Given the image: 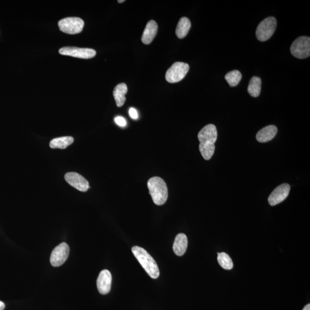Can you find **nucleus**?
I'll return each instance as SVG.
<instances>
[{
  "mask_svg": "<svg viewBox=\"0 0 310 310\" xmlns=\"http://www.w3.org/2000/svg\"><path fill=\"white\" fill-rule=\"evenodd\" d=\"M217 130L213 124H208L201 130L198 135L200 141V151L205 160L208 161L213 156L215 151V143L217 139Z\"/></svg>",
  "mask_w": 310,
  "mask_h": 310,
  "instance_id": "1",
  "label": "nucleus"
},
{
  "mask_svg": "<svg viewBox=\"0 0 310 310\" xmlns=\"http://www.w3.org/2000/svg\"><path fill=\"white\" fill-rule=\"evenodd\" d=\"M132 251L148 275L152 279H157L160 275L158 264L147 251L138 246L133 247Z\"/></svg>",
  "mask_w": 310,
  "mask_h": 310,
  "instance_id": "2",
  "label": "nucleus"
},
{
  "mask_svg": "<svg viewBox=\"0 0 310 310\" xmlns=\"http://www.w3.org/2000/svg\"><path fill=\"white\" fill-rule=\"evenodd\" d=\"M147 186L154 204L158 206L165 204L168 195L167 186L165 181L160 177H153L148 181Z\"/></svg>",
  "mask_w": 310,
  "mask_h": 310,
  "instance_id": "3",
  "label": "nucleus"
},
{
  "mask_svg": "<svg viewBox=\"0 0 310 310\" xmlns=\"http://www.w3.org/2000/svg\"><path fill=\"white\" fill-rule=\"evenodd\" d=\"M277 27L276 19L273 17L267 18L260 22L256 29V37L259 41H265L273 35Z\"/></svg>",
  "mask_w": 310,
  "mask_h": 310,
  "instance_id": "4",
  "label": "nucleus"
},
{
  "mask_svg": "<svg viewBox=\"0 0 310 310\" xmlns=\"http://www.w3.org/2000/svg\"><path fill=\"white\" fill-rule=\"evenodd\" d=\"M189 65L184 62H175L166 72L165 79L169 83H179L185 77L189 71Z\"/></svg>",
  "mask_w": 310,
  "mask_h": 310,
  "instance_id": "5",
  "label": "nucleus"
},
{
  "mask_svg": "<svg viewBox=\"0 0 310 310\" xmlns=\"http://www.w3.org/2000/svg\"><path fill=\"white\" fill-rule=\"evenodd\" d=\"M60 30L70 35L80 34L83 30L84 21L79 18H67L58 22Z\"/></svg>",
  "mask_w": 310,
  "mask_h": 310,
  "instance_id": "6",
  "label": "nucleus"
},
{
  "mask_svg": "<svg viewBox=\"0 0 310 310\" xmlns=\"http://www.w3.org/2000/svg\"><path fill=\"white\" fill-rule=\"evenodd\" d=\"M291 53L293 57L298 59H305L310 55V38L308 37H301L293 42Z\"/></svg>",
  "mask_w": 310,
  "mask_h": 310,
  "instance_id": "7",
  "label": "nucleus"
},
{
  "mask_svg": "<svg viewBox=\"0 0 310 310\" xmlns=\"http://www.w3.org/2000/svg\"><path fill=\"white\" fill-rule=\"evenodd\" d=\"M70 248L66 243H62L54 248L50 257V263L55 267H60L68 259Z\"/></svg>",
  "mask_w": 310,
  "mask_h": 310,
  "instance_id": "8",
  "label": "nucleus"
},
{
  "mask_svg": "<svg viewBox=\"0 0 310 310\" xmlns=\"http://www.w3.org/2000/svg\"><path fill=\"white\" fill-rule=\"evenodd\" d=\"M59 53L62 55H66L72 57L85 59L93 58L96 55V51L93 49L87 48H78L76 47H65L61 48Z\"/></svg>",
  "mask_w": 310,
  "mask_h": 310,
  "instance_id": "9",
  "label": "nucleus"
},
{
  "mask_svg": "<svg viewBox=\"0 0 310 310\" xmlns=\"http://www.w3.org/2000/svg\"><path fill=\"white\" fill-rule=\"evenodd\" d=\"M65 180L72 187L82 192H86L90 188L89 182L77 172H68L64 176Z\"/></svg>",
  "mask_w": 310,
  "mask_h": 310,
  "instance_id": "10",
  "label": "nucleus"
},
{
  "mask_svg": "<svg viewBox=\"0 0 310 310\" xmlns=\"http://www.w3.org/2000/svg\"><path fill=\"white\" fill-rule=\"evenodd\" d=\"M290 188V186L287 184H282L276 187L269 195V205L273 207L285 201L289 195Z\"/></svg>",
  "mask_w": 310,
  "mask_h": 310,
  "instance_id": "11",
  "label": "nucleus"
},
{
  "mask_svg": "<svg viewBox=\"0 0 310 310\" xmlns=\"http://www.w3.org/2000/svg\"><path fill=\"white\" fill-rule=\"evenodd\" d=\"M112 277L109 270H103L98 277L97 286L101 294L106 295L108 293L112 286Z\"/></svg>",
  "mask_w": 310,
  "mask_h": 310,
  "instance_id": "12",
  "label": "nucleus"
},
{
  "mask_svg": "<svg viewBox=\"0 0 310 310\" xmlns=\"http://www.w3.org/2000/svg\"><path fill=\"white\" fill-rule=\"evenodd\" d=\"M158 29L157 22L154 21H149L143 34L142 38L143 43L145 44H151L157 34Z\"/></svg>",
  "mask_w": 310,
  "mask_h": 310,
  "instance_id": "13",
  "label": "nucleus"
},
{
  "mask_svg": "<svg viewBox=\"0 0 310 310\" xmlns=\"http://www.w3.org/2000/svg\"><path fill=\"white\" fill-rule=\"evenodd\" d=\"M277 132V128L276 126H267L258 132L256 139L260 143L269 142L275 138Z\"/></svg>",
  "mask_w": 310,
  "mask_h": 310,
  "instance_id": "14",
  "label": "nucleus"
},
{
  "mask_svg": "<svg viewBox=\"0 0 310 310\" xmlns=\"http://www.w3.org/2000/svg\"><path fill=\"white\" fill-rule=\"evenodd\" d=\"M188 246L187 237L184 233L178 234L175 237L173 250L176 255L182 256L185 253Z\"/></svg>",
  "mask_w": 310,
  "mask_h": 310,
  "instance_id": "15",
  "label": "nucleus"
},
{
  "mask_svg": "<svg viewBox=\"0 0 310 310\" xmlns=\"http://www.w3.org/2000/svg\"><path fill=\"white\" fill-rule=\"evenodd\" d=\"M127 92H128V87L125 83H120L115 87L113 90V96L117 106L122 107L124 105L126 101L125 95Z\"/></svg>",
  "mask_w": 310,
  "mask_h": 310,
  "instance_id": "16",
  "label": "nucleus"
},
{
  "mask_svg": "<svg viewBox=\"0 0 310 310\" xmlns=\"http://www.w3.org/2000/svg\"><path fill=\"white\" fill-rule=\"evenodd\" d=\"M191 22L187 18L183 17L179 21L177 29H176V35L179 39H184L188 33L191 28Z\"/></svg>",
  "mask_w": 310,
  "mask_h": 310,
  "instance_id": "17",
  "label": "nucleus"
},
{
  "mask_svg": "<svg viewBox=\"0 0 310 310\" xmlns=\"http://www.w3.org/2000/svg\"><path fill=\"white\" fill-rule=\"evenodd\" d=\"M74 142V138L71 136H64L51 140L50 146L51 148L65 149Z\"/></svg>",
  "mask_w": 310,
  "mask_h": 310,
  "instance_id": "18",
  "label": "nucleus"
},
{
  "mask_svg": "<svg viewBox=\"0 0 310 310\" xmlns=\"http://www.w3.org/2000/svg\"><path fill=\"white\" fill-rule=\"evenodd\" d=\"M262 90V80L257 77L251 78L248 87V93L253 97H259Z\"/></svg>",
  "mask_w": 310,
  "mask_h": 310,
  "instance_id": "19",
  "label": "nucleus"
},
{
  "mask_svg": "<svg viewBox=\"0 0 310 310\" xmlns=\"http://www.w3.org/2000/svg\"><path fill=\"white\" fill-rule=\"evenodd\" d=\"M225 78L231 87H234L237 86L242 79V74L239 71L233 70L227 73Z\"/></svg>",
  "mask_w": 310,
  "mask_h": 310,
  "instance_id": "20",
  "label": "nucleus"
},
{
  "mask_svg": "<svg viewBox=\"0 0 310 310\" xmlns=\"http://www.w3.org/2000/svg\"><path fill=\"white\" fill-rule=\"evenodd\" d=\"M218 262L222 268L227 270L233 269V263L227 254L224 252L218 253Z\"/></svg>",
  "mask_w": 310,
  "mask_h": 310,
  "instance_id": "21",
  "label": "nucleus"
},
{
  "mask_svg": "<svg viewBox=\"0 0 310 310\" xmlns=\"http://www.w3.org/2000/svg\"><path fill=\"white\" fill-rule=\"evenodd\" d=\"M115 123L121 127H125L126 125V122L125 119L122 116H117L115 119Z\"/></svg>",
  "mask_w": 310,
  "mask_h": 310,
  "instance_id": "22",
  "label": "nucleus"
},
{
  "mask_svg": "<svg viewBox=\"0 0 310 310\" xmlns=\"http://www.w3.org/2000/svg\"><path fill=\"white\" fill-rule=\"evenodd\" d=\"M129 116L132 119L137 120L138 119V113L137 112V110L133 108V107H131L129 110Z\"/></svg>",
  "mask_w": 310,
  "mask_h": 310,
  "instance_id": "23",
  "label": "nucleus"
},
{
  "mask_svg": "<svg viewBox=\"0 0 310 310\" xmlns=\"http://www.w3.org/2000/svg\"><path fill=\"white\" fill-rule=\"evenodd\" d=\"M5 305L4 302L0 301V310H3L5 309Z\"/></svg>",
  "mask_w": 310,
  "mask_h": 310,
  "instance_id": "24",
  "label": "nucleus"
},
{
  "mask_svg": "<svg viewBox=\"0 0 310 310\" xmlns=\"http://www.w3.org/2000/svg\"><path fill=\"white\" fill-rule=\"evenodd\" d=\"M303 310H310V305L308 304V305H306Z\"/></svg>",
  "mask_w": 310,
  "mask_h": 310,
  "instance_id": "25",
  "label": "nucleus"
},
{
  "mask_svg": "<svg viewBox=\"0 0 310 310\" xmlns=\"http://www.w3.org/2000/svg\"><path fill=\"white\" fill-rule=\"evenodd\" d=\"M124 1H124V0H122V1H118L119 3H122V2H124Z\"/></svg>",
  "mask_w": 310,
  "mask_h": 310,
  "instance_id": "26",
  "label": "nucleus"
}]
</instances>
